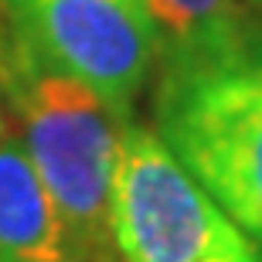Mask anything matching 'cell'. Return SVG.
Returning a JSON list of instances; mask_svg holds the SVG:
<instances>
[{"label": "cell", "instance_id": "1", "mask_svg": "<svg viewBox=\"0 0 262 262\" xmlns=\"http://www.w3.org/2000/svg\"><path fill=\"white\" fill-rule=\"evenodd\" d=\"M154 133L177 164L262 249V17L160 55L150 96Z\"/></svg>", "mask_w": 262, "mask_h": 262}, {"label": "cell", "instance_id": "2", "mask_svg": "<svg viewBox=\"0 0 262 262\" xmlns=\"http://www.w3.org/2000/svg\"><path fill=\"white\" fill-rule=\"evenodd\" d=\"M0 85L72 249L85 262H126L113 228L119 119L82 82L38 65L7 34Z\"/></svg>", "mask_w": 262, "mask_h": 262}, {"label": "cell", "instance_id": "3", "mask_svg": "<svg viewBox=\"0 0 262 262\" xmlns=\"http://www.w3.org/2000/svg\"><path fill=\"white\" fill-rule=\"evenodd\" d=\"M113 228L126 262H262L259 245L136 116L116 136Z\"/></svg>", "mask_w": 262, "mask_h": 262}, {"label": "cell", "instance_id": "4", "mask_svg": "<svg viewBox=\"0 0 262 262\" xmlns=\"http://www.w3.org/2000/svg\"><path fill=\"white\" fill-rule=\"evenodd\" d=\"M0 24L38 65L82 82L119 123L133 119L157 72L146 0H0Z\"/></svg>", "mask_w": 262, "mask_h": 262}, {"label": "cell", "instance_id": "5", "mask_svg": "<svg viewBox=\"0 0 262 262\" xmlns=\"http://www.w3.org/2000/svg\"><path fill=\"white\" fill-rule=\"evenodd\" d=\"M0 262H85L65 238L20 140H0Z\"/></svg>", "mask_w": 262, "mask_h": 262}, {"label": "cell", "instance_id": "6", "mask_svg": "<svg viewBox=\"0 0 262 262\" xmlns=\"http://www.w3.org/2000/svg\"><path fill=\"white\" fill-rule=\"evenodd\" d=\"M146 7L157 31V58L222 34L249 10L242 0H146Z\"/></svg>", "mask_w": 262, "mask_h": 262}, {"label": "cell", "instance_id": "7", "mask_svg": "<svg viewBox=\"0 0 262 262\" xmlns=\"http://www.w3.org/2000/svg\"><path fill=\"white\" fill-rule=\"evenodd\" d=\"M242 4H245L249 10H252L255 17H262V0H242Z\"/></svg>", "mask_w": 262, "mask_h": 262}, {"label": "cell", "instance_id": "8", "mask_svg": "<svg viewBox=\"0 0 262 262\" xmlns=\"http://www.w3.org/2000/svg\"><path fill=\"white\" fill-rule=\"evenodd\" d=\"M0 65H4V24H0Z\"/></svg>", "mask_w": 262, "mask_h": 262}, {"label": "cell", "instance_id": "9", "mask_svg": "<svg viewBox=\"0 0 262 262\" xmlns=\"http://www.w3.org/2000/svg\"><path fill=\"white\" fill-rule=\"evenodd\" d=\"M0 140H4V116H0Z\"/></svg>", "mask_w": 262, "mask_h": 262}]
</instances>
